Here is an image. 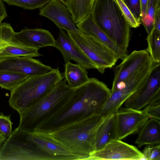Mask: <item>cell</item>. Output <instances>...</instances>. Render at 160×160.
Returning a JSON list of instances; mask_svg holds the SVG:
<instances>
[{"instance_id":"obj_33","label":"cell","mask_w":160,"mask_h":160,"mask_svg":"<svg viewBox=\"0 0 160 160\" xmlns=\"http://www.w3.org/2000/svg\"><path fill=\"white\" fill-rule=\"evenodd\" d=\"M153 28L160 32V4L156 7L153 17Z\"/></svg>"},{"instance_id":"obj_8","label":"cell","mask_w":160,"mask_h":160,"mask_svg":"<svg viewBox=\"0 0 160 160\" xmlns=\"http://www.w3.org/2000/svg\"><path fill=\"white\" fill-rule=\"evenodd\" d=\"M67 33L101 73L103 74L106 69L111 68L118 60L111 50L93 38L82 33L68 32Z\"/></svg>"},{"instance_id":"obj_22","label":"cell","mask_w":160,"mask_h":160,"mask_svg":"<svg viewBox=\"0 0 160 160\" xmlns=\"http://www.w3.org/2000/svg\"><path fill=\"white\" fill-rule=\"evenodd\" d=\"M86 69L79 64L70 62L65 64V79L68 85L74 88L86 82L89 78Z\"/></svg>"},{"instance_id":"obj_24","label":"cell","mask_w":160,"mask_h":160,"mask_svg":"<svg viewBox=\"0 0 160 160\" xmlns=\"http://www.w3.org/2000/svg\"><path fill=\"white\" fill-rule=\"evenodd\" d=\"M146 40L148 52L154 63H160V32L153 28L148 34Z\"/></svg>"},{"instance_id":"obj_30","label":"cell","mask_w":160,"mask_h":160,"mask_svg":"<svg viewBox=\"0 0 160 160\" xmlns=\"http://www.w3.org/2000/svg\"><path fill=\"white\" fill-rule=\"evenodd\" d=\"M12 132L10 116L0 114V133L8 138Z\"/></svg>"},{"instance_id":"obj_20","label":"cell","mask_w":160,"mask_h":160,"mask_svg":"<svg viewBox=\"0 0 160 160\" xmlns=\"http://www.w3.org/2000/svg\"><path fill=\"white\" fill-rule=\"evenodd\" d=\"M117 139L115 115L113 114L104 118L98 125L95 135L94 151L100 149L110 141Z\"/></svg>"},{"instance_id":"obj_2","label":"cell","mask_w":160,"mask_h":160,"mask_svg":"<svg viewBox=\"0 0 160 160\" xmlns=\"http://www.w3.org/2000/svg\"><path fill=\"white\" fill-rule=\"evenodd\" d=\"M103 117L99 114L81 117L47 132L82 159L88 160L95 151L97 128Z\"/></svg>"},{"instance_id":"obj_35","label":"cell","mask_w":160,"mask_h":160,"mask_svg":"<svg viewBox=\"0 0 160 160\" xmlns=\"http://www.w3.org/2000/svg\"><path fill=\"white\" fill-rule=\"evenodd\" d=\"M151 145H147L144 148L142 153L143 155V160H148Z\"/></svg>"},{"instance_id":"obj_39","label":"cell","mask_w":160,"mask_h":160,"mask_svg":"<svg viewBox=\"0 0 160 160\" xmlns=\"http://www.w3.org/2000/svg\"><path fill=\"white\" fill-rule=\"evenodd\" d=\"M1 134V133H0V134Z\"/></svg>"},{"instance_id":"obj_18","label":"cell","mask_w":160,"mask_h":160,"mask_svg":"<svg viewBox=\"0 0 160 160\" xmlns=\"http://www.w3.org/2000/svg\"><path fill=\"white\" fill-rule=\"evenodd\" d=\"M76 25L82 33L93 38L109 49L118 59L123 60L128 55L127 49L119 47L95 23L90 14Z\"/></svg>"},{"instance_id":"obj_34","label":"cell","mask_w":160,"mask_h":160,"mask_svg":"<svg viewBox=\"0 0 160 160\" xmlns=\"http://www.w3.org/2000/svg\"><path fill=\"white\" fill-rule=\"evenodd\" d=\"M2 0H0V23L8 17L5 6Z\"/></svg>"},{"instance_id":"obj_21","label":"cell","mask_w":160,"mask_h":160,"mask_svg":"<svg viewBox=\"0 0 160 160\" xmlns=\"http://www.w3.org/2000/svg\"><path fill=\"white\" fill-rule=\"evenodd\" d=\"M160 120L150 118L139 132L135 143L138 147L144 145H155L160 143Z\"/></svg>"},{"instance_id":"obj_5","label":"cell","mask_w":160,"mask_h":160,"mask_svg":"<svg viewBox=\"0 0 160 160\" xmlns=\"http://www.w3.org/2000/svg\"><path fill=\"white\" fill-rule=\"evenodd\" d=\"M73 89L67 83L65 79L60 81L45 95L19 114L20 122L18 128L28 132L33 131L40 119L45 118L68 97Z\"/></svg>"},{"instance_id":"obj_9","label":"cell","mask_w":160,"mask_h":160,"mask_svg":"<svg viewBox=\"0 0 160 160\" xmlns=\"http://www.w3.org/2000/svg\"><path fill=\"white\" fill-rule=\"evenodd\" d=\"M160 102V63H154L145 83L125 102L126 107L141 110L148 105Z\"/></svg>"},{"instance_id":"obj_1","label":"cell","mask_w":160,"mask_h":160,"mask_svg":"<svg viewBox=\"0 0 160 160\" xmlns=\"http://www.w3.org/2000/svg\"><path fill=\"white\" fill-rule=\"evenodd\" d=\"M110 93L111 89L104 82L89 78L86 82L73 89L62 105L45 119L43 125L51 122L52 126H57L78 115L85 117L99 114Z\"/></svg>"},{"instance_id":"obj_31","label":"cell","mask_w":160,"mask_h":160,"mask_svg":"<svg viewBox=\"0 0 160 160\" xmlns=\"http://www.w3.org/2000/svg\"><path fill=\"white\" fill-rule=\"evenodd\" d=\"M142 111L149 118L160 120V103L149 104L145 107Z\"/></svg>"},{"instance_id":"obj_23","label":"cell","mask_w":160,"mask_h":160,"mask_svg":"<svg viewBox=\"0 0 160 160\" xmlns=\"http://www.w3.org/2000/svg\"><path fill=\"white\" fill-rule=\"evenodd\" d=\"M95 0H68L66 6L75 23L81 22L90 14Z\"/></svg>"},{"instance_id":"obj_17","label":"cell","mask_w":160,"mask_h":160,"mask_svg":"<svg viewBox=\"0 0 160 160\" xmlns=\"http://www.w3.org/2000/svg\"><path fill=\"white\" fill-rule=\"evenodd\" d=\"M58 36L53 46L61 53L65 63L73 60L86 69L96 67L63 29L59 28Z\"/></svg>"},{"instance_id":"obj_37","label":"cell","mask_w":160,"mask_h":160,"mask_svg":"<svg viewBox=\"0 0 160 160\" xmlns=\"http://www.w3.org/2000/svg\"><path fill=\"white\" fill-rule=\"evenodd\" d=\"M7 138V137L2 134H0V150L3 143Z\"/></svg>"},{"instance_id":"obj_6","label":"cell","mask_w":160,"mask_h":160,"mask_svg":"<svg viewBox=\"0 0 160 160\" xmlns=\"http://www.w3.org/2000/svg\"><path fill=\"white\" fill-rule=\"evenodd\" d=\"M153 64L152 60H151L131 77L111 89L110 94L99 114L104 118L115 114L128 98L145 83Z\"/></svg>"},{"instance_id":"obj_10","label":"cell","mask_w":160,"mask_h":160,"mask_svg":"<svg viewBox=\"0 0 160 160\" xmlns=\"http://www.w3.org/2000/svg\"><path fill=\"white\" fill-rule=\"evenodd\" d=\"M26 131V137L28 140L50 160L82 159L80 157L73 154L68 148L56 141L47 132L37 131Z\"/></svg>"},{"instance_id":"obj_29","label":"cell","mask_w":160,"mask_h":160,"mask_svg":"<svg viewBox=\"0 0 160 160\" xmlns=\"http://www.w3.org/2000/svg\"><path fill=\"white\" fill-rule=\"evenodd\" d=\"M135 18L141 22L142 13L140 0H123Z\"/></svg>"},{"instance_id":"obj_14","label":"cell","mask_w":160,"mask_h":160,"mask_svg":"<svg viewBox=\"0 0 160 160\" xmlns=\"http://www.w3.org/2000/svg\"><path fill=\"white\" fill-rule=\"evenodd\" d=\"M118 139L139 132L149 118L141 110L120 108L115 113Z\"/></svg>"},{"instance_id":"obj_27","label":"cell","mask_w":160,"mask_h":160,"mask_svg":"<svg viewBox=\"0 0 160 160\" xmlns=\"http://www.w3.org/2000/svg\"><path fill=\"white\" fill-rule=\"evenodd\" d=\"M9 5L16 6L26 10H32L41 8L50 0H2Z\"/></svg>"},{"instance_id":"obj_19","label":"cell","mask_w":160,"mask_h":160,"mask_svg":"<svg viewBox=\"0 0 160 160\" xmlns=\"http://www.w3.org/2000/svg\"><path fill=\"white\" fill-rule=\"evenodd\" d=\"M15 35L16 38L24 44L35 48L53 47L55 41L49 31L42 29L25 27L20 32H15Z\"/></svg>"},{"instance_id":"obj_36","label":"cell","mask_w":160,"mask_h":160,"mask_svg":"<svg viewBox=\"0 0 160 160\" xmlns=\"http://www.w3.org/2000/svg\"><path fill=\"white\" fill-rule=\"evenodd\" d=\"M148 1V0H140L142 13V18L146 15Z\"/></svg>"},{"instance_id":"obj_38","label":"cell","mask_w":160,"mask_h":160,"mask_svg":"<svg viewBox=\"0 0 160 160\" xmlns=\"http://www.w3.org/2000/svg\"><path fill=\"white\" fill-rule=\"evenodd\" d=\"M61 2H62L64 5H67L68 2V0H59Z\"/></svg>"},{"instance_id":"obj_32","label":"cell","mask_w":160,"mask_h":160,"mask_svg":"<svg viewBox=\"0 0 160 160\" xmlns=\"http://www.w3.org/2000/svg\"><path fill=\"white\" fill-rule=\"evenodd\" d=\"M160 160V145H151L148 160Z\"/></svg>"},{"instance_id":"obj_11","label":"cell","mask_w":160,"mask_h":160,"mask_svg":"<svg viewBox=\"0 0 160 160\" xmlns=\"http://www.w3.org/2000/svg\"><path fill=\"white\" fill-rule=\"evenodd\" d=\"M10 23H0V58L18 56L36 57L42 56L39 48L27 46L16 38Z\"/></svg>"},{"instance_id":"obj_13","label":"cell","mask_w":160,"mask_h":160,"mask_svg":"<svg viewBox=\"0 0 160 160\" xmlns=\"http://www.w3.org/2000/svg\"><path fill=\"white\" fill-rule=\"evenodd\" d=\"M143 155L136 147L121 140H112L90 155L88 160H143Z\"/></svg>"},{"instance_id":"obj_16","label":"cell","mask_w":160,"mask_h":160,"mask_svg":"<svg viewBox=\"0 0 160 160\" xmlns=\"http://www.w3.org/2000/svg\"><path fill=\"white\" fill-rule=\"evenodd\" d=\"M39 15L52 21L58 28L76 33H82L77 28L67 7L59 0H50L40 9Z\"/></svg>"},{"instance_id":"obj_15","label":"cell","mask_w":160,"mask_h":160,"mask_svg":"<svg viewBox=\"0 0 160 160\" xmlns=\"http://www.w3.org/2000/svg\"><path fill=\"white\" fill-rule=\"evenodd\" d=\"M152 59L146 50H135L115 68L112 89L145 66Z\"/></svg>"},{"instance_id":"obj_28","label":"cell","mask_w":160,"mask_h":160,"mask_svg":"<svg viewBox=\"0 0 160 160\" xmlns=\"http://www.w3.org/2000/svg\"><path fill=\"white\" fill-rule=\"evenodd\" d=\"M116 2L130 27H139L141 22L137 20L131 13L123 0H114Z\"/></svg>"},{"instance_id":"obj_26","label":"cell","mask_w":160,"mask_h":160,"mask_svg":"<svg viewBox=\"0 0 160 160\" xmlns=\"http://www.w3.org/2000/svg\"><path fill=\"white\" fill-rule=\"evenodd\" d=\"M160 4V0H148L146 15L142 18V23L147 33L149 34L153 28V17L156 8Z\"/></svg>"},{"instance_id":"obj_7","label":"cell","mask_w":160,"mask_h":160,"mask_svg":"<svg viewBox=\"0 0 160 160\" xmlns=\"http://www.w3.org/2000/svg\"><path fill=\"white\" fill-rule=\"evenodd\" d=\"M49 160L27 139L26 131L18 127L7 138L0 150V160Z\"/></svg>"},{"instance_id":"obj_25","label":"cell","mask_w":160,"mask_h":160,"mask_svg":"<svg viewBox=\"0 0 160 160\" xmlns=\"http://www.w3.org/2000/svg\"><path fill=\"white\" fill-rule=\"evenodd\" d=\"M28 77L18 73L0 71V87L11 91Z\"/></svg>"},{"instance_id":"obj_3","label":"cell","mask_w":160,"mask_h":160,"mask_svg":"<svg viewBox=\"0 0 160 160\" xmlns=\"http://www.w3.org/2000/svg\"><path fill=\"white\" fill-rule=\"evenodd\" d=\"M90 15L112 40L119 47L127 49L130 27L114 0H95Z\"/></svg>"},{"instance_id":"obj_4","label":"cell","mask_w":160,"mask_h":160,"mask_svg":"<svg viewBox=\"0 0 160 160\" xmlns=\"http://www.w3.org/2000/svg\"><path fill=\"white\" fill-rule=\"evenodd\" d=\"M58 68L45 74L28 77L11 91L9 103L19 114L31 106L62 80Z\"/></svg>"},{"instance_id":"obj_12","label":"cell","mask_w":160,"mask_h":160,"mask_svg":"<svg viewBox=\"0 0 160 160\" xmlns=\"http://www.w3.org/2000/svg\"><path fill=\"white\" fill-rule=\"evenodd\" d=\"M53 68L33 58L18 56L0 58V71L18 73L28 77L48 73Z\"/></svg>"}]
</instances>
